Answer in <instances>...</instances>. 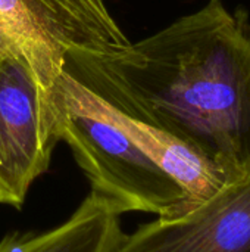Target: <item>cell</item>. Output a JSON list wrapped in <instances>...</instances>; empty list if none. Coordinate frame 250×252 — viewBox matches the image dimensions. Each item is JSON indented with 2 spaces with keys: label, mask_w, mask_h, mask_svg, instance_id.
<instances>
[{
  "label": "cell",
  "mask_w": 250,
  "mask_h": 252,
  "mask_svg": "<svg viewBox=\"0 0 250 252\" xmlns=\"http://www.w3.org/2000/svg\"><path fill=\"white\" fill-rule=\"evenodd\" d=\"M63 69L124 115L158 127L230 185L250 179V16L221 0L111 58H65Z\"/></svg>",
  "instance_id": "cell-1"
},
{
  "label": "cell",
  "mask_w": 250,
  "mask_h": 252,
  "mask_svg": "<svg viewBox=\"0 0 250 252\" xmlns=\"http://www.w3.org/2000/svg\"><path fill=\"white\" fill-rule=\"evenodd\" d=\"M53 128L85 173L91 193L119 214L175 219L197 208L186 189L100 111L96 96L65 69L50 92Z\"/></svg>",
  "instance_id": "cell-2"
},
{
  "label": "cell",
  "mask_w": 250,
  "mask_h": 252,
  "mask_svg": "<svg viewBox=\"0 0 250 252\" xmlns=\"http://www.w3.org/2000/svg\"><path fill=\"white\" fill-rule=\"evenodd\" d=\"M56 143L50 93L19 55L0 56V204L21 210Z\"/></svg>",
  "instance_id": "cell-3"
},
{
  "label": "cell",
  "mask_w": 250,
  "mask_h": 252,
  "mask_svg": "<svg viewBox=\"0 0 250 252\" xmlns=\"http://www.w3.org/2000/svg\"><path fill=\"white\" fill-rule=\"evenodd\" d=\"M112 252H250V179L175 219L124 233Z\"/></svg>",
  "instance_id": "cell-4"
},
{
  "label": "cell",
  "mask_w": 250,
  "mask_h": 252,
  "mask_svg": "<svg viewBox=\"0 0 250 252\" xmlns=\"http://www.w3.org/2000/svg\"><path fill=\"white\" fill-rule=\"evenodd\" d=\"M47 40L65 58H111L131 41L103 0H24Z\"/></svg>",
  "instance_id": "cell-5"
},
{
  "label": "cell",
  "mask_w": 250,
  "mask_h": 252,
  "mask_svg": "<svg viewBox=\"0 0 250 252\" xmlns=\"http://www.w3.org/2000/svg\"><path fill=\"white\" fill-rule=\"evenodd\" d=\"M96 100L103 115L118 126L162 170L175 179L186 189L196 207L230 186L225 177L211 162L180 139L158 127L124 115L99 96H96Z\"/></svg>",
  "instance_id": "cell-6"
},
{
  "label": "cell",
  "mask_w": 250,
  "mask_h": 252,
  "mask_svg": "<svg viewBox=\"0 0 250 252\" xmlns=\"http://www.w3.org/2000/svg\"><path fill=\"white\" fill-rule=\"evenodd\" d=\"M119 213L90 193L60 226L43 233H10L0 252H112L122 238Z\"/></svg>",
  "instance_id": "cell-7"
},
{
  "label": "cell",
  "mask_w": 250,
  "mask_h": 252,
  "mask_svg": "<svg viewBox=\"0 0 250 252\" xmlns=\"http://www.w3.org/2000/svg\"><path fill=\"white\" fill-rule=\"evenodd\" d=\"M0 28L50 93L63 72L65 56L43 34L24 0H0Z\"/></svg>",
  "instance_id": "cell-8"
},
{
  "label": "cell",
  "mask_w": 250,
  "mask_h": 252,
  "mask_svg": "<svg viewBox=\"0 0 250 252\" xmlns=\"http://www.w3.org/2000/svg\"><path fill=\"white\" fill-rule=\"evenodd\" d=\"M6 55H19V53L16 52V49L13 47L10 40L6 37V34L0 28V56H6Z\"/></svg>",
  "instance_id": "cell-9"
}]
</instances>
